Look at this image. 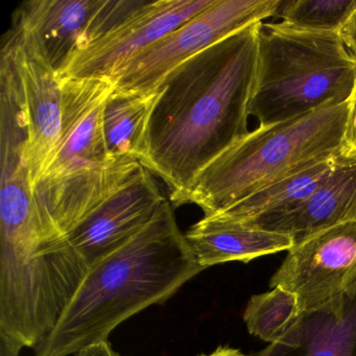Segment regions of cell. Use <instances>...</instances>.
<instances>
[{
	"instance_id": "cell-10",
	"label": "cell",
	"mask_w": 356,
	"mask_h": 356,
	"mask_svg": "<svg viewBox=\"0 0 356 356\" xmlns=\"http://www.w3.org/2000/svg\"><path fill=\"white\" fill-rule=\"evenodd\" d=\"M165 200L152 172L140 165L68 239L89 268L135 236Z\"/></svg>"
},
{
	"instance_id": "cell-17",
	"label": "cell",
	"mask_w": 356,
	"mask_h": 356,
	"mask_svg": "<svg viewBox=\"0 0 356 356\" xmlns=\"http://www.w3.org/2000/svg\"><path fill=\"white\" fill-rule=\"evenodd\" d=\"M297 297L275 287L251 297L243 312L248 331L262 341L275 343L289 334L302 318Z\"/></svg>"
},
{
	"instance_id": "cell-23",
	"label": "cell",
	"mask_w": 356,
	"mask_h": 356,
	"mask_svg": "<svg viewBox=\"0 0 356 356\" xmlns=\"http://www.w3.org/2000/svg\"><path fill=\"white\" fill-rule=\"evenodd\" d=\"M22 348L3 335H0V356H19Z\"/></svg>"
},
{
	"instance_id": "cell-12",
	"label": "cell",
	"mask_w": 356,
	"mask_h": 356,
	"mask_svg": "<svg viewBox=\"0 0 356 356\" xmlns=\"http://www.w3.org/2000/svg\"><path fill=\"white\" fill-rule=\"evenodd\" d=\"M99 0H29L13 15L19 29L42 51L58 76L78 49Z\"/></svg>"
},
{
	"instance_id": "cell-2",
	"label": "cell",
	"mask_w": 356,
	"mask_h": 356,
	"mask_svg": "<svg viewBox=\"0 0 356 356\" xmlns=\"http://www.w3.org/2000/svg\"><path fill=\"white\" fill-rule=\"evenodd\" d=\"M203 270L165 200L135 236L88 268L35 356L74 355L108 341L122 322L164 303Z\"/></svg>"
},
{
	"instance_id": "cell-18",
	"label": "cell",
	"mask_w": 356,
	"mask_h": 356,
	"mask_svg": "<svg viewBox=\"0 0 356 356\" xmlns=\"http://www.w3.org/2000/svg\"><path fill=\"white\" fill-rule=\"evenodd\" d=\"M355 12L356 0H281L275 16L301 30L341 33Z\"/></svg>"
},
{
	"instance_id": "cell-24",
	"label": "cell",
	"mask_w": 356,
	"mask_h": 356,
	"mask_svg": "<svg viewBox=\"0 0 356 356\" xmlns=\"http://www.w3.org/2000/svg\"><path fill=\"white\" fill-rule=\"evenodd\" d=\"M200 356H247L239 350L230 347H218L210 354H202Z\"/></svg>"
},
{
	"instance_id": "cell-9",
	"label": "cell",
	"mask_w": 356,
	"mask_h": 356,
	"mask_svg": "<svg viewBox=\"0 0 356 356\" xmlns=\"http://www.w3.org/2000/svg\"><path fill=\"white\" fill-rule=\"evenodd\" d=\"M3 38L11 45L28 118L26 161L32 186L40 180L55 155L62 120L61 81L42 51L12 26Z\"/></svg>"
},
{
	"instance_id": "cell-14",
	"label": "cell",
	"mask_w": 356,
	"mask_h": 356,
	"mask_svg": "<svg viewBox=\"0 0 356 356\" xmlns=\"http://www.w3.org/2000/svg\"><path fill=\"white\" fill-rule=\"evenodd\" d=\"M185 236L204 270L226 262L248 264L255 258L289 251L293 245L289 235L206 216L193 225Z\"/></svg>"
},
{
	"instance_id": "cell-15",
	"label": "cell",
	"mask_w": 356,
	"mask_h": 356,
	"mask_svg": "<svg viewBox=\"0 0 356 356\" xmlns=\"http://www.w3.org/2000/svg\"><path fill=\"white\" fill-rule=\"evenodd\" d=\"M160 90L151 93L129 92L114 89L104 107L106 145L113 157L145 159L147 133Z\"/></svg>"
},
{
	"instance_id": "cell-19",
	"label": "cell",
	"mask_w": 356,
	"mask_h": 356,
	"mask_svg": "<svg viewBox=\"0 0 356 356\" xmlns=\"http://www.w3.org/2000/svg\"><path fill=\"white\" fill-rule=\"evenodd\" d=\"M147 3V0H99L74 54L132 19Z\"/></svg>"
},
{
	"instance_id": "cell-7",
	"label": "cell",
	"mask_w": 356,
	"mask_h": 356,
	"mask_svg": "<svg viewBox=\"0 0 356 356\" xmlns=\"http://www.w3.org/2000/svg\"><path fill=\"white\" fill-rule=\"evenodd\" d=\"M270 286L297 297L302 314L356 295V220L314 233L289 250Z\"/></svg>"
},
{
	"instance_id": "cell-1",
	"label": "cell",
	"mask_w": 356,
	"mask_h": 356,
	"mask_svg": "<svg viewBox=\"0 0 356 356\" xmlns=\"http://www.w3.org/2000/svg\"><path fill=\"white\" fill-rule=\"evenodd\" d=\"M261 24L193 56L160 87L141 165L168 185L175 205L204 168L249 134Z\"/></svg>"
},
{
	"instance_id": "cell-11",
	"label": "cell",
	"mask_w": 356,
	"mask_h": 356,
	"mask_svg": "<svg viewBox=\"0 0 356 356\" xmlns=\"http://www.w3.org/2000/svg\"><path fill=\"white\" fill-rule=\"evenodd\" d=\"M349 220H356V163L339 165L295 207L241 224L289 235L296 245L314 233Z\"/></svg>"
},
{
	"instance_id": "cell-6",
	"label": "cell",
	"mask_w": 356,
	"mask_h": 356,
	"mask_svg": "<svg viewBox=\"0 0 356 356\" xmlns=\"http://www.w3.org/2000/svg\"><path fill=\"white\" fill-rule=\"evenodd\" d=\"M281 0H216L209 8L133 58L115 79L116 89L151 93L193 56L252 24L274 17Z\"/></svg>"
},
{
	"instance_id": "cell-4",
	"label": "cell",
	"mask_w": 356,
	"mask_h": 356,
	"mask_svg": "<svg viewBox=\"0 0 356 356\" xmlns=\"http://www.w3.org/2000/svg\"><path fill=\"white\" fill-rule=\"evenodd\" d=\"M349 101L259 126L195 177L176 206L195 204L211 216L282 179L337 157Z\"/></svg>"
},
{
	"instance_id": "cell-3",
	"label": "cell",
	"mask_w": 356,
	"mask_h": 356,
	"mask_svg": "<svg viewBox=\"0 0 356 356\" xmlns=\"http://www.w3.org/2000/svg\"><path fill=\"white\" fill-rule=\"evenodd\" d=\"M61 81L59 143L47 172L33 187L39 216L68 235L97 211L141 165L113 157L104 134V107L116 83L109 79Z\"/></svg>"
},
{
	"instance_id": "cell-8",
	"label": "cell",
	"mask_w": 356,
	"mask_h": 356,
	"mask_svg": "<svg viewBox=\"0 0 356 356\" xmlns=\"http://www.w3.org/2000/svg\"><path fill=\"white\" fill-rule=\"evenodd\" d=\"M214 1H147L132 19L101 40L76 51L60 74V80L95 78L109 79L115 82L120 70L133 58L209 8Z\"/></svg>"
},
{
	"instance_id": "cell-20",
	"label": "cell",
	"mask_w": 356,
	"mask_h": 356,
	"mask_svg": "<svg viewBox=\"0 0 356 356\" xmlns=\"http://www.w3.org/2000/svg\"><path fill=\"white\" fill-rule=\"evenodd\" d=\"M337 161L339 165L356 163V84L349 99V110Z\"/></svg>"
},
{
	"instance_id": "cell-13",
	"label": "cell",
	"mask_w": 356,
	"mask_h": 356,
	"mask_svg": "<svg viewBox=\"0 0 356 356\" xmlns=\"http://www.w3.org/2000/svg\"><path fill=\"white\" fill-rule=\"evenodd\" d=\"M253 356H356V295L303 314L289 334Z\"/></svg>"
},
{
	"instance_id": "cell-16",
	"label": "cell",
	"mask_w": 356,
	"mask_h": 356,
	"mask_svg": "<svg viewBox=\"0 0 356 356\" xmlns=\"http://www.w3.org/2000/svg\"><path fill=\"white\" fill-rule=\"evenodd\" d=\"M337 157L282 179L211 216L226 222H243L282 213L307 199L337 168Z\"/></svg>"
},
{
	"instance_id": "cell-5",
	"label": "cell",
	"mask_w": 356,
	"mask_h": 356,
	"mask_svg": "<svg viewBox=\"0 0 356 356\" xmlns=\"http://www.w3.org/2000/svg\"><path fill=\"white\" fill-rule=\"evenodd\" d=\"M356 59L341 33L316 32L284 22L260 24L249 115L259 126L293 120L349 101Z\"/></svg>"
},
{
	"instance_id": "cell-22",
	"label": "cell",
	"mask_w": 356,
	"mask_h": 356,
	"mask_svg": "<svg viewBox=\"0 0 356 356\" xmlns=\"http://www.w3.org/2000/svg\"><path fill=\"white\" fill-rule=\"evenodd\" d=\"M74 356H120V353L112 348L109 341H101L81 350Z\"/></svg>"
},
{
	"instance_id": "cell-21",
	"label": "cell",
	"mask_w": 356,
	"mask_h": 356,
	"mask_svg": "<svg viewBox=\"0 0 356 356\" xmlns=\"http://www.w3.org/2000/svg\"><path fill=\"white\" fill-rule=\"evenodd\" d=\"M341 36L346 47L356 59V12L341 29Z\"/></svg>"
}]
</instances>
